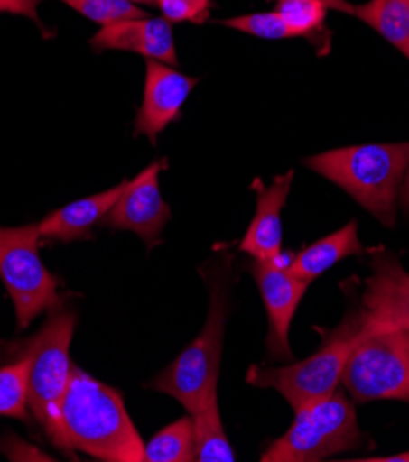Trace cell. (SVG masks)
<instances>
[{"instance_id": "6da1fadb", "label": "cell", "mask_w": 409, "mask_h": 462, "mask_svg": "<svg viewBox=\"0 0 409 462\" xmlns=\"http://www.w3.org/2000/svg\"><path fill=\"white\" fill-rule=\"evenodd\" d=\"M61 424L74 451L107 462H143L144 440L122 394L72 365L61 403Z\"/></svg>"}, {"instance_id": "7a4b0ae2", "label": "cell", "mask_w": 409, "mask_h": 462, "mask_svg": "<svg viewBox=\"0 0 409 462\" xmlns=\"http://www.w3.org/2000/svg\"><path fill=\"white\" fill-rule=\"evenodd\" d=\"M76 327V313L63 304L49 310L41 330L32 337L6 343L0 359H24L28 363V407L52 444L65 455L74 457L63 424L61 403L70 382V343Z\"/></svg>"}, {"instance_id": "3957f363", "label": "cell", "mask_w": 409, "mask_h": 462, "mask_svg": "<svg viewBox=\"0 0 409 462\" xmlns=\"http://www.w3.org/2000/svg\"><path fill=\"white\" fill-rule=\"evenodd\" d=\"M209 286V313L200 336L161 371L148 389L175 398L192 412L203 391L219 380L223 337L231 313L233 254L221 253L201 267Z\"/></svg>"}, {"instance_id": "277c9868", "label": "cell", "mask_w": 409, "mask_h": 462, "mask_svg": "<svg viewBox=\"0 0 409 462\" xmlns=\"http://www.w3.org/2000/svg\"><path fill=\"white\" fill-rule=\"evenodd\" d=\"M409 162V143L361 144L304 159V166L323 175L384 226L396 223V205Z\"/></svg>"}, {"instance_id": "5b68a950", "label": "cell", "mask_w": 409, "mask_h": 462, "mask_svg": "<svg viewBox=\"0 0 409 462\" xmlns=\"http://www.w3.org/2000/svg\"><path fill=\"white\" fill-rule=\"evenodd\" d=\"M359 330V310L358 300H354L341 325L325 332L321 346L311 356L284 366L253 365L249 366L246 380L260 389H275L288 400L293 411H299L336 391Z\"/></svg>"}, {"instance_id": "8992f818", "label": "cell", "mask_w": 409, "mask_h": 462, "mask_svg": "<svg viewBox=\"0 0 409 462\" xmlns=\"http://www.w3.org/2000/svg\"><path fill=\"white\" fill-rule=\"evenodd\" d=\"M354 403L334 391L299 411L290 430L260 455L262 462H313L366 446Z\"/></svg>"}, {"instance_id": "52a82bcc", "label": "cell", "mask_w": 409, "mask_h": 462, "mask_svg": "<svg viewBox=\"0 0 409 462\" xmlns=\"http://www.w3.org/2000/svg\"><path fill=\"white\" fill-rule=\"evenodd\" d=\"M39 240L37 223L0 226V276L12 297L21 330L42 311L63 304L67 297L39 256Z\"/></svg>"}, {"instance_id": "ba28073f", "label": "cell", "mask_w": 409, "mask_h": 462, "mask_svg": "<svg viewBox=\"0 0 409 462\" xmlns=\"http://www.w3.org/2000/svg\"><path fill=\"white\" fill-rule=\"evenodd\" d=\"M341 383L354 402L398 400L409 403V346L402 330L358 334Z\"/></svg>"}, {"instance_id": "9c48e42d", "label": "cell", "mask_w": 409, "mask_h": 462, "mask_svg": "<svg viewBox=\"0 0 409 462\" xmlns=\"http://www.w3.org/2000/svg\"><path fill=\"white\" fill-rule=\"evenodd\" d=\"M371 274L358 300L361 332L409 328V273L400 258L384 249H369Z\"/></svg>"}, {"instance_id": "30bf717a", "label": "cell", "mask_w": 409, "mask_h": 462, "mask_svg": "<svg viewBox=\"0 0 409 462\" xmlns=\"http://www.w3.org/2000/svg\"><path fill=\"white\" fill-rule=\"evenodd\" d=\"M283 256L284 254L275 260L253 258L247 265L267 311V361H293L290 327L306 290L310 288L308 282L290 273Z\"/></svg>"}, {"instance_id": "8fae6325", "label": "cell", "mask_w": 409, "mask_h": 462, "mask_svg": "<svg viewBox=\"0 0 409 462\" xmlns=\"http://www.w3.org/2000/svg\"><path fill=\"white\" fill-rule=\"evenodd\" d=\"M164 168L166 159H161L129 179L118 201L104 217V225L115 230H131L150 249L159 245L163 230L172 217V210L159 189V175Z\"/></svg>"}, {"instance_id": "7c38bea8", "label": "cell", "mask_w": 409, "mask_h": 462, "mask_svg": "<svg viewBox=\"0 0 409 462\" xmlns=\"http://www.w3.org/2000/svg\"><path fill=\"white\" fill-rule=\"evenodd\" d=\"M198 83L200 78L187 76L166 63L148 60L143 106L136 111L133 133L136 136H148L150 143L155 144L157 136L172 122L181 118V109Z\"/></svg>"}, {"instance_id": "4fadbf2b", "label": "cell", "mask_w": 409, "mask_h": 462, "mask_svg": "<svg viewBox=\"0 0 409 462\" xmlns=\"http://www.w3.org/2000/svg\"><path fill=\"white\" fill-rule=\"evenodd\" d=\"M295 171L277 175L269 187L255 179L256 212L238 249L255 260H275L283 254V208L286 207Z\"/></svg>"}, {"instance_id": "5bb4252c", "label": "cell", "mask_w": 409, "mask_h": 462, "mask_svg": "<svg viewBox=\"0 0 409 462\" xmlns=\"http://www.w3.org/2000/svg\"><path fill=\"white\" fill-rule=\"evenodd\" d=\"M90 44L98 51L135 52L146 60H155L172 67H177L179 63L172 23L164 17L148 15L102 26L90 39Z\"/></svg>"}, {"instance_id": "9a60e30c", "label": "cell", "mask_w": 409, "mask_h": 462, "mask_svg": "<svg viewBox=\"0 0 409 462\" xmlns=\"http://www.w3.org/2000/svg\"><path fill=\"white\" fill-rule=\"evenodd\" d=\"M125 182L127 180H122L109 190L72 201L63 208H58L56 212L49 214L37 223L41 238L60 240L63 244L90 238L93 228L100 221H104L113 205L118 201L120 194L125 189Z\"/></svg>"}, {"instance_id": "2e32d148", "label": "cell", "mask_w": 409, "mask_h": 462, "mask_svg": "<svg viewBox=\"0 0 409 462\" xmlns=\"http://www.w3.org/2000/svg\"><path fill=\"white\" fill-rule=\"evenodd\" d=\"M363 253H366V247L361 245L358 238V221L352 219L336 233L306 245L302 251L292 256L288 269L297 279L311 284L317 276L332 269L338 262Z\"/></svg>"}, {"instance_id": "e0dca14e", "label": "cell", "mask_w": 409, "mask_h": 462, "mask_svg": "<svg viewBox=\"0 0 409 462\" xmlns=\"http://www.w3.org/2000/svg\"><path fill=\"white\" fill-rule=\"evenodd\" d=\"M219 382V380H218ZM218 382L210 383L192 412L196 431V460L200 462H233L237 453L225 435L223 422L219 417Z\"/></svg>"}, {"instance_id": "ac0fdd59", "label": "cell", "mask_w": 409, "mask_h": 462, "mask_svg": "<svg viewBox=\"0 0 409 462\" xmlns=\"http://www.w3.org/2000/svg\"><path fill=\"white\" fill-rule=\"evenodd\" d=\"M350 15L371 26L409 61V6L405 0H367L352 5Z\"/></svg>"}, {"instance_id": "d6986e66", "label": "cell", "mask_w": 409, "mask_h": 462, "mask_svg": "<svg viewBox=\"0 0 409 462\" xmlns=\"http://www.w3.org/2000/svg\"><path fill=\"white\" fill-rule=\"evenodd\" d=\"M275 12L295 37L308 39L320 56L329 54L332 33L327 28L329 6L323 0H277Z\"/></svg>"}, {"instance_id": "ffe728a7", "label": "cell", "mask_w": 409, "mask_h": 462, "mask_svg": "<svg viewBox=\"0 0 409 462\" xmlns=\"http://www.w3.org/2000/svg\"><path fill=\"white\" fill-rule=\"evenodd\" d=\"M146 462H192L196 460V431L191 414L155 433L144 446Z\"/></svg>"}, {"instance_id": "44dd1931", "label": "cell", "mask_w": 409, "mask_h": 462, "mask_svg": "<svg viewBox=\"0 0 409 462\" xmlns=\"http://www.w3.org/2000/svg\"><path fill=\"white\" fill-rule=\"evenodd\" d=\"M0 417L30 422L28 363L14 359L0 366Z\"/></svg>"}, {"instance_id": "7402d4cb", "label": "cell", "mask_w": 409, "mask_h": 462, "mask_svg": "<svg viewBox=\"0 0 409 462\" xmlns=\"http://www.w3.org/2000/svg\"><path fill=\"white\" fill-rule=\"evenodd\" d=\"M61 3H65L88 21L98 23L102 26L127 19L148 17V14H144L139 6L127 3V0H61Z\"/></svg>"}, {"instance_id": "603a6c76", "label": "cell", "mask_w": 409, "mask_h": 462, "mask_svg": "<svg viewBox=\"0 0 409 462\" xmlns=\"http://www.w3.org/2000/svg\"><path fill=\"white\" fill-rule=\"evenodd\" d=\"M218 24L235 28L242 33H249L260 39H288L295 37L290 26L284 23V19L273 10L264 14H251V15H240L218 21Z\"/></svg>"}, {"instance_id": "cb8c5ba5", "label": "cell", "mask_w": 409, "mask_h": 462, "mask_svg": "<svg viewBox=\"0 0 409 462\" xmlns=\"http://www.w3.org/2000/svg\"><path fill=\"white\" fill-rule=\"evenodd\" d=\"M161 14L168 23H196L209 19L212 0H159Z\"/></svg>"}, {"instance_id": "d4e9b609", "label": "cell", "mask_w": 409, "mask_h": 462, "mask_svg": "<svg viewBox=\"0 0 409 462\" xmlns=\"http://www.w3.org/2000/svg\"><path fill=\"white\" fill-rule=\"evenodd\" d=\"M39 3L41 0H0V12L23 15L39 23V17H37Z\"/></svg>"}, {"instance_id": "484cf974", "label": "cell", "mask_w": 409, "mask_h": 462, "mask_svg": "<svg viewBox=\"0 0 409 462\" xmlns=\"http://www.w3.org/2000/svg\"><path fill=\"white\" fill-rule=\"evenodd\" d=\"M398 203H400V208L409 216V162H407V168H405V173H404Z\"/></svg>"}, {"instance_id": "4316f807", "label": "cell", "mask_w": 409, "mask_h": 462, "mask_svg": "<svg viewBox=\"0 0 409 462\" xmlns=\"http://www.w3.org/2000/svg\"><path fill=\"white\" fill-rule=\"evenodd\" d=\"M323 3L329 6V8H332V10H336V12H343V14H352V5L350 3H347V0H323Z\"/></svg>"}, {"instance_id": "83f0119b", "label": "cell", "mask_w": 409, "mask_h": 462, "mask_svg": "<svg viewBox=\"0 0 409 462\" xmlns=\"http://www.w3.org/2000/svg\"><path fill=\"white\" fill-rule=\"evenodd\" d=\"M358 460H373V462H409V451L398 453L393 457H373V458H358Z\"/></svg>"}, {"instance_id": "f1b7e54d", "label": "cell", "mask_w": 409, "mask_h": 462, "mask_svg": "<svg viewBox=\"0 0 409 462\" xmlns=\"http://www.w3.org/2000/svg\"><path fill=\"white\" fill-rule=\"evenodd\" d=\"M127 3H131V5H143V6H157L159 5V0H127Z\"/></svg>"}, {"instance_id": "f546056e", "label": "cell", "mask_w": 409, "mask_h": 462, "mask_svg": "<svg viewBox=\"0 0 409 462\" xmlns=\"http://www.w3.org/2000/svg\"><path fill=\"white\" fill-rule=\"evenodd\" d=\"M402 334H404V339H405V343H407V346H409V328L402 330Z\"/></svg>"}, {"instance_id": "4dcf8cb0", "label": "cell", "mask_w": 409, "mask_h": 462, "mask_svg": "<svg viewBox=\"0 0 409 462\" xmlns=\"http://www.w3.org/2000/svg\"><path fill=\"white\" fill-rule=\"evenodd\" d=\"M405 3H407V6H409V0H405Z\"/></svg>"}]
</instances>
